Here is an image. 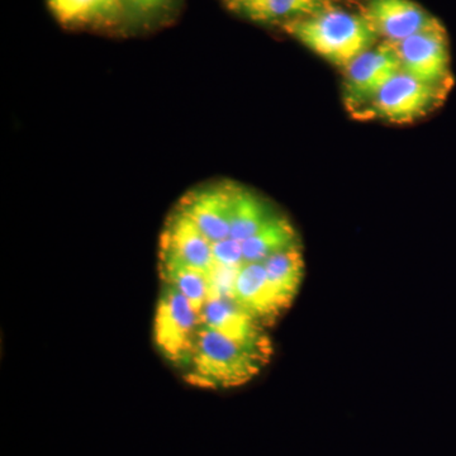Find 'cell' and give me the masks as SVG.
I'll use <instances>...</instances> for the list:
<instances>
[{"label": "cell", "instance_id": "6da1fadb", "mask_svg": "<svg viewBox=\"0 0 456 456\" xmlns=\"http://www.w3.org/2000/svg\"><path fill=\"white\" fill-rule=\"evenodd\" d=\"M270 358L216 330L200 326L182 370L185 380L193 386L232 388L253 380Z\"/></svg>", "mask_w": 456, "mask_h": 456}, {"label": "cell", "instance_id": "7a4b0ae2", "mask_svg": "<svg viewBox=\"0 0 456 456\" xmlns=\"http://www.w3.org/2000/svg\"><path fill=\"white\" fill-rule=\"evenodd\" d=\"M281 29L318 56L344 69L378 40L362 13L329 5L316 13L285 23Z\"/></svg>", "mask_w": 456, "mask_h": 456}, {"label": "cell", "instance_id": "3957f363", "mask_svg": "<svg viewBox=\"0 0 456 456\" xmlns=\"http://www.w3.org/2000/svg\"><path fill=\"white\" fill-rule=\"evenodd\" d=\"M200 327V314L174 285L163 283L156 308L154 336L159 351L173 364H187Z\"/></svg>", "mask_w": 456, "mask_h": 456}, {"label": "cell", "instance_id": "277c9868", "mask_svg": "<svg viewBox=\"0 0 456 456\" xmlns=\"http://www.w3.org/2000/svg\"><path fill=\"white\" fill-rule=\"evenodd\" d=\"M445 93L446 89L428 86L399 71L369 101L367 112L384 121L412 122L431 112Z\"/></svg>", "mask_w": 456, "mask_h": 456}, {"label": "cell", "instance_id": "5b68a950", "mask_svg": "<svg viewBox=\"0 0 456 456\" xmlns=\"http://www.w3.org/2000/svg\"><path fill=\"white\" fill-rule=\"evenodd\" d=\"M392 45L402 71L428 86L449 90L452 84L449 40L441 23Z\"/></svg>", "mask_w": 456, "mask_h": 456}, {"label": "cell", "instance_id": "8992f818", "mask_svg": "<svg viewBox=\"0 0 456 456\" xmlns=\"http://www.w3.org/2000/svg\"><path fill=\"white\" fill-rule=\"evenodd\" d=\"M399 71L401 61L391 42L374 45L345 66V98L353 107L362 106L371 101Z\"/></svg>", "mask_w": 456, "mask_h": 456}, {"label": "cell", "instance_id": "52a82bcc", "mask_svg": "<svg viewBox=\"0 0 456 456\" xmlns=\"http://www.w3.org/2000/svg\"><path fill=\"white\" fill-rule=\"evenodd\" d=\"M362 14L378 38L391 44L440 25L439 20L413 0H368Z\"/></svg>", "mask_w": 456, "mask_h": 456}, {"label": "cell", "instance_id": "ba28073f", "mask_svg": "<svg viewBox=\"0 0 456 456\" xmlns=\"http://www.w3.org/2000/svg\"><path fill=\"white\" fill-rule=\"evenodd\" d=\"M200 326L209 327L250 349L272 356V340L256 318L233 299H213L203 305Z\"/></svg>", "mask_w": 456, "mask_h": 456}, {"label": "cell", "instance_id": "9c48e42d", "mask_svg": "<svg viewBox=\"0 0 456 456\" xmlns=\"http://www.w3.org/2000/svg\"><path fill=\"white\" fill-rule=\"evenodd\" d=\"M233 301L265 327L273 325L285 311L269 283L264 263L245 264L240 269Z\"/></svg>", "mask_w": 456, "mask_h": 456}, {"label": "cell", "instance_id": "30bf717a", "mask_svg": "<svg viewBox=\"0 0 456 456\" xmlns=\"http://www.w3.org/2000/svg\"><path fill=\"white\" fill-rule=\"evenodd\" d=\"M224 4L251 22L281 27L329 7L332 0H228Z\"/></svg>", "mask_w": 456, "mask_h": 456}, {"label": "cell", "instance_id": "8fae6325", "mask_svg": "<svg viewBox=\"0 0 456 456\" xmlns=\"http://www.w3.org/2000/svg\"><path fill=\"white\" fill-rule=\"evenodd\" d=\"M185 0H121L125 37L147 35L178 20Z\"/></svg>", "mask_w": 456, "mask_h": 456}, {"label": "cell", "instance_id": "7c38bea8", "mask_svg": "<svg viewBox=\"0 0 456 456\" xmlns=\"http://www.w3.org/2000/svg\"><path fill=\"white\" fill-rule=\"evenodd\" d=\"M279 212L259 194L236 184L231 215V239L244 242L269 224Z\"/></svg>", "mask_w": 456, "mask_h": 456}, {"label": "cell", "instance_id": "4fadbf2b", "mask_svg": "<svg viewBox=\"0 0 456 456\" xmlns=\"http://www.w3.org/2000/svg\"><path fill=\"white\" fill-rule=\"evenodd\" d=\"M269 283L277 294L285 310L292 305L305 278V256L301 245L273 255L264 261Z\"/></svg>", "mask_w": 456, "mask_h": 456}, {"label": "cell", "instance_id": "5bb4252c", "mask_svg": "<svg viewBox=\"0 0 456 456\" xmlns=\"http://www.w3.org/2000/svg\"><path fill=\"white\" fill-rule=\"evenodd\" d=\"M301 245L298 232L292 222L279 213L259 232L242 242L246 264L264 263L273 255Z\"/></svg>", "mask_w": 456, "mask_h": 456}, {"label": "cell", "instance_id": "9a60e30c", "mask_svg": "<svg viewBox=\"0 0 456 456\" xmlns=\"http://www.w3.org/2000/svg\"><path fill=\"white\" fill-rule=\"evenodd\" d=\"M51 13L66 29H97L98 0H47Z\"/></svg>", "mask_w": 456, "mask_h": 456}, {"label": "cell", "instance_id": "2e32d148", "mask_svg": "<svg viewBox=\"0 0 456 456\" xmlns=\"http://www.w3.org/2000/svg\"><path fill=\"white\" fill-rule=\"evenodd\" d=\"M95 32L110 37H125L121 0H98V20Z\"/></svg>", "mask_w": 456, "mask_h": 456}, {"label": "cell", "instance_id": "e0dca14e", "mask_svg": "<svg viewBox=\"0 0 456 456\" xmlns=\"http://www.w3.org/2000/svg\"><path fill=\"white\" fill-rule=\"evenodd\" d=\"M211 245L213 265L233 266V268H241L245 265L242 242L228 237L221 241L211 242Z\"/></svg>", "mask_w": 456, "mask_h": 456}, {"label": "cell", "instance_id": "ac0fdd59", "mask_svg": "<svg viewBox=\"0 0 456 456\" xmlns=\"http://www.w3.org/2000/svg\"><path fill=\"white\" fill-rule=\"evenodd\" d=\"M222 2L226 3V2H228V0H222Z\"/></svg>", "mask_w": 456, "mask_h": 456}]
</instances>
